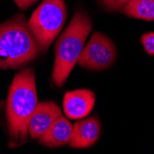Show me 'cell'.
<instances>
[{"label":"cell","mask_w":154,"mask_h":154,"mask_svg":"<svg viewBox=\"0 0 154 154\" xmlns=\"http://www.w3.org/2000/svg\"><path fill=\"white\" fill-rule=\"evenodd\" d=\"M38 104L35 74L28 68L17 73L9 88L7 101V120L10 145L16 147L26 142L28 123Z\"/></svg>","instance_id":"1"},{"label":"cell","mask_w":154,"mask_h":154,"mask_svg":"<svg viewBox=\"0 0 154 154\" xmlns=\"http://www.w3.org/2000/svg\"><path fill=\"white\" fill-rule=\"evenodd\" d=\"M91 31L90 17L84 11L78 10L55 45V58L52 75L55 86L62 87L78 64Z\"/></svg>","instance_id":"2"},{"label":"cell","mask_w":154,"mask_h":154,"mask_svg":"<svg viewBox=\"0 0 154 154\" xmlns=\"http://www.w3.org/2000/svg\"><path fill=\"white\" fill-rule=\"evenodd\" d=\"M39 48L22 15L0 24V69L18 68L33 60Z\"/></svg>","instance_id":"3"},{"label":"cell","mask_w":154,"mask_h":154,"mask_svg":"<svg viewBox=\"0 0 154 154\" xmlns=\"http://www.w3.org/2000/svg\"><path fill=\"white\" fill-rule=\"evenodd\" d=\"M66 8L65 0H44L28 22L40 52H45L65 24Z\"/></svg>","instance_id":"4"},{"label":"cell","mask_w":154,"mask_h":154,"mask_svg":"<svg viewBox=\"0 0 154 154\" xmlns=\"http://www.w3.org/2000/svg\"><path fill=\"white\" fill-rule=\"evenodd\" d=\"M116 58L114 43L106 35L94 32L84 46L78 64L90 70H103L110 67Z\"/></svg>","instance_id":"5"},{"label":"cell","mask_w":154,"mask_h":154,"mask_svg":"<svg viewBox=\"0 0 154 154\" xmlns=\"http://www.w3.org/2000/svg\"><path fill=\"white\" fill-rule=\"evenodd\" d=\"M60 115L61 110L57 103L53 102L38 103L28 123V134L32 139H39Z\"/></svg>","instance_id":"6"},{"label":"cell","mask_w":154,"mask_h":154,"mask_svg":"<svg viewBox=\"0 0 154 154\" xmlns=\"http://www.w3.org/2000/svg\"><path fill=\"white\" fill-rule=\"evenodd\" d=\"M95 103V95L90 90L68 91L64 96L63 107L66 116L70 119L84 118L91 112Z\"/></svg>","instance_id":"7"},{"label":"cell","mask_w":154,"mask_h":154,"mask_svg":"<svg viewBox=\"0 0 154 154\" xmlns=\"http://www.w3.org/2000/svg\"><path fill=\"white\" fill-rule=\"evenodd\" d=\"M101 125L96 117L75 123L69 145L74 149H85L92 146L100 137Z\"/></svg>","instance_id":"8"},{"label":"cell","mask_w":154,"mask_h":154,"mask_svg":"<svg viewBox=\"0 0 154 154\" xmlns=\"http://www.w3.org/2000/svg\"><path fill=\"white\" fill-rule=\"evenodd\" d=\"M73 125L61 115L55 119L46 132L39 138V142L46 147H61L69 143Z\"/></svg>","instance_id":"9"},{"label":"cell","mask_w":154,"mask_h":154,"mask_svg":"<svg viewBox=\"0 0 154 154\" xmlns=\"http://www.w3.org/2000/svg\"><path fill=\"white\" fill-rule=\"evenodd\" d=\"M122 11L127 16L146 21L154 20V0H131Z\"/></svg>","instance_id":"10"},{"label":"cell","mask_w":154,"mask_h":154,"mask_svg":"<svg viewBox=\"0 0 154 154\" xmlns=\"http://www.w3.org/2000/svg\"><path fill=\"white\" fill-rule=\"evenodd\" d=\"M131 0H98L99 4L107 11H118L122 10L125 5H127Z\"/></svg>","instance_id":"11"},{"label":"cell","mask_w":154,"mask_h":154,"mask_svg":"<svg viewBox=\"0 0 154 154\" xmlns=\"http://www.w3.org/2000/svg\"><path fill=\"white\" fill-rule=\"evenodd\" d=\"M141 44L146 51V53L149 55H154V32H146L141 38Z\"/></svg>","instance_id":"12"},{"label":"cell","mask_w":154,"mask_h":154,"mask_svg":"<svg viewBox=\"0 0 154 154\" xmlns=\"http://www.w3.org/2000/svg\"><path fill=\"white\" fill-rule=\"evenodd\" d=\"M16 3V5L20 9H27L29 7L33 5L38 0H13Z\"/></svg>","instance_id":"13"}]
</instances>
